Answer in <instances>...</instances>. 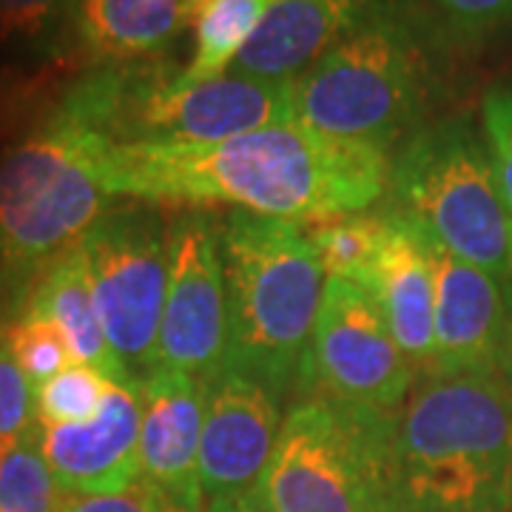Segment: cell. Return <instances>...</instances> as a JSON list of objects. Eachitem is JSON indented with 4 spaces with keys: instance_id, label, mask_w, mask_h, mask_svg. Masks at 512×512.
Instances as JSON below:
<instances>
[{
    "instance_id": "obj_1",
    "label": "cell",
    "mask_w": 512,
    "mask_h": 512,
    "mask_svg": "<svg viewBox=\"0 0 512 512\" xmlns=\"http://www.w3.org/2000/svg\"><path fill=\"white\" fill-rule=\"evenodd\" d=\"M103 183L123 200L231 205L311 225L379 205L390 185V154L291 120L205 146L109 143Z\"/></svg>"
},
{
    "instance_id": "obj_2",
    "label": "cell",
    "mask_w": 512,
    "mask_h": 512,
    "mask_svg": "<svg viewBox=\"0 0 512 512\" xmlns=\"http://www.w3.org/2000/svg\"><path fill=\"white\" fill-rule=\"evenodd\" d=\"M512 384L427 376L393 410L390 510L510 512Z\"/></svg>"
},
{
    "instance_id": "obj_3",
    "label": "cell",
    "mask_w": 512,
    "mask_h": 512,
    "mask_svg": "<svg viewBox=\"0 0 512 512\" xmlns=\"http://www.w3.org/2000/svg\"><path fill=\"white\" fill-rule=\"evenodd\" d=\"M171 60L111 63L66 94L55 117L111 146H205L296 120L293 80L225 72L183 83Z\"/></svg>"
},
{
    "instance_id": "obj_4",
    "label": "cell",
    "mask_w": 512,
    "mask_h": 512,
    "mask_svg": "<svg viewBox=\"0 0 512 512\" xmlns=\"http://www.w3.org/2000/svg\"><path fill=\"white\" fill-rule=\"evenodd\" d=\"M228 356L288 393L311 348L325 265L305 222L231 211L222 222Z\"/></svg>"
},
{
    "instance_id": "obj_5",
    "label": "cell",
    "mask_w": 512,
    "mask_h": 512,
    "mask_svg": "<svg viewBox=\"0 0 512 512\" xmlns=\"http://www.w3.org/2000/svg\"><path fill=\"white\" fill-rule=\"evenodd\" d=\"M439 57L393 0L293 80L296 120L319 134L390 154L427 126Z\"/></svg>"
},
{
    "instance_id": "obj_6",
    "label": "cell",
    "mask_w": 512,
    "mask_h": 512,
    "mask_svg": "<svg viewBox=\"0 0 512 512\" xmlns=\"http://www.w3.org/2000/svg\"><path fill=\"white\" fill-rule=\"evenodd\" d=\"M387 194L396 211L419 222L450 254L512 279V214L484 131L467 114L410 134L390 157Z\"/></svg>"
},
{
    "instance_id": "obj_7",
    "label": "cell",
    "mask_w": 512,
    "mask_h": 512,
    "mask_svg": "<svg viewBox=\"0 0 512 512\" xmlns=\"http://www.w3.org/2000/svg\"><path fill=\"white\" fill-rule=\"evenodd\" d=\"M106 148L94 131L52 114L0 157V265L6 271L32 282L109 211Z\"/></svg>"
},
{
    "instance_id": "obj_8",
    "label": "cell",
    "mask_w": 512,
    "mask_h": 512,
    "mask_svg": "<svg viewBox=\"0 0 512 512\" xmlns=\"http://www.w3.org/2000/svg\"><path fill=\"white\" fill-rule=\"evenodd\" d=\"M393 410L311 396L282 419L259 493L274 512L390 510Z\"/></svg>"
},
{
    "instance_id": "obj_9",
    "label": "cell",
    "mask_w": 512,
    "mask_h": 512,
    "mask_svg": "<svg viewBox=\"0 0 512 512\" xmlns=\"http://www.w3.org/2000/svg\"><path fill=\"white\" fill-rule=\"evenodd\" d=\"M86 276L111 350L143 382L160 370L168 293V225L148 202L109 208L80 239Z\"/></svg>"
},
{
    "instance_id": "obj_10",
    "label": "cell",
    "mask_w": 512,
    "mask_h": 512,
    "mask_svg": "<svg viewBox=\"0 0 512 512\" xmlns=\"http://www.w3.org/2000/svg\"><path fill=\"white\" fill-rule=\"evenodd\" d=\"M416 370L365 285L328 276L299 390L339 402L396 410L410 396Z\"/></svg>"
},
{
    "instance_id": "obj_11",
    "label": "cell",
    "mask_w": 512,
    "mask_h": 512,
    "mask_svg": "<svg viewBox=\"0 0 512 512\" xmlns=\"http://www.w3.org/2000/svg\"><path fill=\"white\" fill-rule=\"evenodd\" d=\"M228 356V293L222 222L191 208L168 225V293L157 359L165 370L205 379Z\"/></svg>"
},
{
    "instance_id": "obj_12",
    "label": "cell",
    "mask_w": 512,
    "mask_h": 512,
    "mask_svg": "<svg viewBox=\"0 0 512 512\" xmlns=\"http://www.w3.org/2000/svg\"><path fill=\"white\" fill-rule=\"evenodd\" d=\"M202 384L200 478L205 498L259 487L282 430V390L222 362Z\"/></svg>"
},
{
    "instance_id": "obj_13",
    "label": "cell",
    "mask_w": 512,
    "mask_h": 512,
    "mask_svg": "<svg viewBox=\"0 0 512 512\" xmlns=\"http://www.w3.org/2000/svg\"><path fill=\"white\" fill-rule=\"evenodd\" d=\"M427 239L436 276V373H501L512 322V279L481 271Z\"/></svg>"
},
{
    "instance_id": "obj_14",
    "label": "cell",
    "mask_w": 512,
    "mask_h": 512,
    "mask_svg": "<svg viewBox=\"0 0 512 512\" xmlns=\"http://www.w3.org/2000/svg\"><path fill=\"white\" fill-rule=\"evenodd\" d=\"M140 387L111 384L100 413L80 424H40L37 441L63 495H114L140 481Z\"/></svg>"
},
{
    "instance_id": "obj_15",
    "label": "cell",
    "mask_w": 512,
    "mask_h": 512,
    "mask_svg": "<svg viewBox=\"0 0 512 512\" xmlns=\"http://www.w3.org/2000/svg\"><path fill=\"white\" fill-rule=\"evenodd\" d=\"M140 399V484L174 510L205 512L200 379L160 367L140 382Z\"/></svg>"
},
{
    "instance_id": "obj_16",
    "label": "cell",
    "mask_w": 512,
    "mask_h": 512,
    "mask_svg": "<svg viewBox=\"0 0 512 512\" xmlns=\"http://www.w3.org/2000/svg\"><path fill=\"white\" fill-rule=\"evenodd\" d=\"M384 234L365 288L373 293L416 379L436 373V276L419 222L387 205Z\"/></svg>"
},
{
    "instance_id": "obj_17",
    "label": "cell",
    "mask_w": 512,
    "mask_h": 512,
    "mask_svg": "<svg viewBox=\"0 0 512 512\" xmlns=\"http://www.w3.org/2000/svg\"><path fill=\"white\" fill-rule=\"evenodd\" d=\"M393 0H274L228 72L296 80Z\"/></svg>"
},
{
    "instance_id": "obj_18",
    "label": "cell",
    "mask_w": 512,
    "mask_h": 512,
    "mask_svg": "<svg viewBox=\"0 0 512 512\" xmlns=\"http://www.w3.org/2000/svg\"><path fill=\"white\" fill-rule=\"evenodd\" d=\"M23 313H32V316L52 322L63 333L77 365L94 367L111 384L140 387V382L117 359V353L111 350L109 339L103 333L100 316L94 308L80 242L72 251L60 254L46 268L37 271L35 279L29 282L26 311Z\"/></svg>"
},
{
    "instance_id": "obj_19",
    "label": "cell",
    "mask_w": 512,
    "mask_h": 512,
    "mask_svg": "<svg viewBox=\"0 0 512 512\" xmlns=\"http://www.w3.org/2000/svg\"><path fill=\"white\" fill-rule=\"evenodd\" d=\"M200 0H74L72 18L83 49L103 63L160 57L194 26Z\"/></svg>"
},
{
    "instance_id": "obj_20",
    "label": "cell",
    "mask_w": 512,
    "mask_h": 512,
    "mask_svg": "<svg viewBox=\"0 0 512 512\" xmlns=\"http://www.w3.org/2000/svg\"><path fill=\"white\" fill-rule=\"evenodd\" d=\"M399 6L441 57L478 52L512 29V0H399Z\"/></svg>"
},
{
    "instance_id": "obj_21",
    "label": "cell",
    "mask_w": 512,
    "mask_h": 512,
    "mask_svg": "<svg viewBox=\"0 0 512 512\" xmlns=\"http://www.w3.org/2000/svg\"><path fill=\"white\" fill-rule=\"evenodd\" d=\"M271 3L274 0H200L194 15V57L183 69L180 80L200 83L228 72L256 26L262 23L265 12L271 9Z\"/></svg>"
},
{
    "instance_id": "obj_22",
    "label": "cell",
    "mask_w": 512,
    "mask_h": 512,
    "mask_svg": "<svg viewBox=\"0 0 512 512\" xmlns=\"http://www.w3.org/2000/svg\"><path fill=\"white\" fill-rule=\"evenodd\" d=\"M63 498L40 453L37 421L15 439L0 441V512H60Z\"/></svg>"
},
{
    "instance_id": "obj_23",
    "label": "cell",
    "mask_w": 512,
    "mask_h": 512,
    "mask_svg": "<svg viewBox=\"0 0 512 512\" xmlns=\"http://www.w3.org/2000/svg\"><path fill=\"white\" fill-rule=\"evenodd\" d=\"M313 245L325 265V274L353 279L365 285L367 274L379 256L384 234V214H350L336 220L308 225Z\"/></svg>"
},
{
    "instance_id": "obj_24",
    "label": "cell",
    "mask_w": 512,
    "mask_h": 512,
    "mask_svg": "<svg viewBox=\"0 0 512 512\" xmlns=\"http://www.w3.org/2000/svg\"><path fill=\"white\" fill-rule=\"evenodd\" d=\"M111 382L94 367H66L35 393V419L40 424H80L94 419L103 407Z\"/></svg>"
},
{
    "instance_id": "obj_25",
    "label": "cell",
    "mask_w": 512,
    "mask_h": 512,
    "mask_svg": "<svg viewBox=\"0 0 512 512\" xmlns=\"http://www.w3.org/2000/svg\"><path fill=\"white\" fill-rule=\"evenodd\" d=\"M3 342L35 393L43 384L60 376L66 367H72V350L66 345L63 333L52 322L32 313H23L15 325L3 330Z\"/></svg>"
},
{
    "instance_id": "obj_26",
    "label": "cell",
    "mask_w": 512,
    "mask_h": 512,
    "mask_svg": "<svg viewBox=\"0 0 512 512\" xmlns=\"http://www.w3.org/2000/svg\"><path fill=\"white\" fill-rule=\"evenodd\" d=\"M481 131L493 157L495 177L512 214V80L484 94Z\"/></svg>"
},
{
    "instance_id": "obj_27",
    "label": "cell",
    "mask_w": 512,
    "mask_h": 512,
    "mask_svg": "<svg viewBox=\"0 0 512 512\" xmlns=\"http://www.w3.org/2000/svg\"><path fill=\"white\" fill-rule=\"evenodd\" d=\"M35 390L0 339V441L15 439L35 424Z\"/></svg>"
},
{
    "instance_id": "obj_28",
    "label": "cell",
    "mask_w": 512,
    "mask_h": 512,
    "mask_svg": "<svg viewBox=\"0 0 512 512\" xmlns=\"http://www.w3.org/2000/svg\"><path fill=\"white\" fill-rule=\"evenodd\" d=\"M72 6L74 0H0V40H35Z\"/></svg>"
},
{
    "instance_id": "obj_29",
    "label": "cell",
    "mask_w": 512,
    "mask_h": 512,
    "mask_svg": "<svg viewBox=\"0 0 512 512\" xmlns=\"http://www.w3.org/2000/svg\"><path fill=\"white\" fill-rule=\"evenodd\" d=\"M60 512H180L168 507L148 487L140 481L126 490V493L114 495H66L63 498V510Z\"/></svg>"
},
{
    "instance_id": "obj_30",
    "label": "cell",
    "mask_w": 512,
    "mask_h": 512,
    "mask_svg": "<svg viewBox=\"0 0 512 512\" xmlns=\"http://www.w3.org/2000/svg\"><path fill=\"white\" fill-rule=\"evenodd\" d=\"M205 512H274L268 507V501L262 498L259 487L242 490L234 495H222V498H211Z\"/></svg>"
},
{
    "instance_id": "obj_31",
    "label": "cell",
    "mask_w": 512,
    "mask_h": 512,
    "mask_svg": "<svg viewBox=\"0 0 512 512\" xmlns=\"http://www.w3.org/2000/svg\"><path fill=\"white\" fill-rule=\"evenodd\" d=\"M501 373H504V379L512 384V322L510 336H507V350H504V362H501Z\"/></svg>"
},
{
    "instance_id": "obj_32",
    "label": "cell",
    "mask_w": 512,
    "mask_h": 512,
    "mask_svg": "<svg viewBox=\"0 0 512 512\" xmlns=\"http://www.w3.org/2000/svg\"><path fill=\"white\" fill-rule=\"evenodd\" d=\"M510 512H512V487H510Z\"/></svg>"
}]
</instances>
